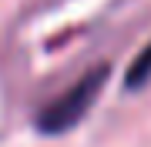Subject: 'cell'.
Listing matches in <instances>:
<instances>
[{
  "mask_svg": "<svg viewBox=\"0 0 151 147\" xmlns=\"http://www.w3.org/2000/svg\"><path fill=\"white\" fill-rule=\"evenodd\" d=\"M148 80H151V44L131 60L128 74H124V87H128V90H141Z\"/></svg>",
  "mask_w": 151,
  "mask_h": 147,
  "instance_id": "2",
  "label": "cell"
},
{
  "mask_svg": "<svg viewBox=\"0 0 151 147\" xmlns=\"http://www.w3.org/2000/svg\"><path fill=\"white\" fill-rule=\"evenodd\" d=\"M108 77H111V64H94L91 70H87L84 77H77V84H70L57 100L44 104V107L37 110L34 127H37L40 134H50V137L74 131V127L91 114V107L97 104L104 84H108Z\"/></svg>",
  "mask_w": 151,
  "mask_h": 147,
  "instance_id": "1",
  "label": "cell"
}]
</instances>
